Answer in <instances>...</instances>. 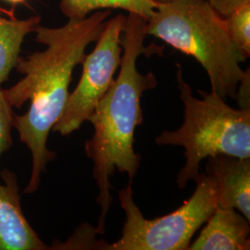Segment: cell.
I'll return each instance as SVG.
<instances>
[{"instance_id":"4","label":"cell","mask_w":250,"mask_h":250,"mask_svg":"<svg viewBox=\"0 0 250 250\" xmlns=\"http://www.w3.org/2000/svg\"><path fill=\"white\" fill-rule=\"evenodd\" d=\"M177 83L184 103V123L175 131L165 130L155 143L185 148L186 163L176 179L180 189L196 180L201 161L217 155L250 159V108H234L225 99L210 91L197 90L201 99L184 77L177 63Z\"/></svg>"},{"instance_id":"11","label":"cell","mask_w":250,"mask_h":250,"mask_svg":"<svg viewBox=\"0 0 250 250\" xmlns=\"http://www.w3.org/2000/svg\"><path fill=\"white\" fill-rule=\"evenodd\" d=\"M158 4L153 0H62L61 10L69 20L85 18L99 9H121L146 20L151 17Z\"/></svg>"},{"instance_id":"18","label":"cell","mask_w":250,"mask_h":250,"mask_svg":"<svg viewBox=\"0 0 250 250\" xmlns=\"http://www.w3.org/2000/svg\"><path fill=\"white\" fill-rule=\"evenodd\" d=\"M5 1H8L12 3L13 5H16V4H20V3H23L25 0H5Z\"/></svg>"},{"instance_id":"16","label":"cell","mask_w":250,"mask_h":250,"mask_svg":"<svg viewBox=\"0 0 250 250\" xmlns=\"http://www.w3.org/2000/svg\"><path fill=\"white\" fill-rule=\"evenodd\" d=\"M235 99L237 100V103L240 108H250V68L247 69V72L238 85Z\"/></svg>"},{"instance_id":"9","label":"cell","mask_w":250,"mask_h":250,"mask_svg":"<svg viewBox=\"0 0 250 250\" xmlns=\"http://www.w3.org/2000/svg\"><path fill=\"white\" fill-rule=\"evenodd\" d=\"M250 221L234 208H219L188 250H250Z\"/></svg>"},{"instance_id":"6","label":"cell","mask_w":250,"mask_h":250,"mask_svg":"<svg viewBox=\"0 0 250 250\" xmlns=\"http://www.w3.org/2000/svg\"><path fill=\"white\" fill-rule=\"evenodd\" d=\"M126 16L118 14L107 20L93 51L85 55L80 81L64 107L52 131L70 135L88 121L99 101L115 80L123 54L122 36Z\"/></svg>"},{"instance_id":"15","label":"cell","mask_w":250,"mask_h":250,"mask_svg":"<svg viewBox=\"0 0 250 250\" xmlns=\"http://www.w3.org/2000/svg\"><path fill=\"white\" fill-rule=\"evenodd\" d=\"M208 4L222 16L227 17L234 10L246 5H250V0H207Z\"/></svg>"},{"instance_id":"8","label":"cell","mask_w":250,"mask_h":250,"mask_svg":"<svg viewBox=\"0 0 250 250\" xmlns=\"http://www.w3.org/2000/svg\"><path fill=\"white\" fill-rule=\"evenodd\" d=\"M206 173L218 188V207L234 208L250 220V159L217 155L207 159Z\"/></svg>"},{"instance_id":"17","label":"cell","mask_w":250,"mask_h":250,"mask_svg":"<svg viewBox=\"0 0 250 250\" xmlns=\"http://www.w3.org/2000/svg\"><path fill=\"white\" fill-rule=\"evenodd\" d=\"M156 4L160 5V4H169V3H172V2H176L179 0H153Z\"/></svg>"},{"instance_id":"12","label":"cell","mask_w":250,"mask_h":250,"mask_svg":"<svg viewBox=\"0 0 250 250\" xmlns=\"http://www.w3.org/2000/svg\"><path fill=\"white\" fill-rule=\"evenodd\" d=\"M233 45L248 59L250 56V5L234 10L224 18Z\"/></svg>"},{"instance_id":"1","label":"cell","mask_w":250,"mask_h":250,"mask_svg":"<svg viewBox=\"0 0 250 250\" xmlns=\"http://www.w3.org/2000/svg\"><path fill=\"white\" fill-rule=\"evenodd\" d=\"M110 14V9H104L81 20H69L58 28L36 25L33 32L45 50L19 58L15 67L24 77L4 94L11 107L20 108L28 100L31 102L26 113L13 120L21 141L32 154L26 194L36 192L42 172L56 157L47 148V138L69 99L72 72L83 62L87 46L98 40Z\"/></svg>"},{"instance_id":"14","label":"cell","mask_w":250,"mask_h":250,"mask_svg":"<svg viewBox=\"0 0 250 250\" xmlns=\"http://www.w3.org/2000/svg\"><path fill=\"white\" fill-rule=\"evenodd\" d=\"M11 108L4 90L0 89V158L11 145V129L14 120Z\"/></svg>"},{"instance_id":"2","label":"cell","mask_w":250,"mask_h":250,"mask_svg":"<svg viewBox=\"0 0 250 250\" xmlns=\"http://www.w3.org/2000/svg\"><path fill=\"white\" fill-rule=\"evenodd\" d=\"M146 20L134 13L125 19L122 36L123 54L120 72L88 118L94 126L93 137L85 143V153L94 162L93 176L96 180L100 206L98 232H105L107 213L112 204L110 177L118 170L129 176L133 183L140 166L141 156L134 150V133L144 122L141 99L144 93L158 85L155 74H143L137 69L140 56L161 55L164 46L145 45Z\"/></svg>"},{"instance_id":"5","label":"cell","mask_w":250,"mask_h":250,"mask_svg":"<svg viewBox=\"0 0 250 250\" xmlns=\"http://www.w3.org/2000/svg\"><path fill=\"white\" fill-rule=\"evenodd\" d=\"M191 197L169 214L145 218L135 204L132 183L119 192L125 210L122 236L107 250H188L195 233L218 207V188L213 176L199 173Z\"/></svg>"},{"instance_id":"7","label":"cell","mask_w":250,"mask_h":250,"mask_svg":"<svg viewBox=\"0 0 250 250\" xmlns=\"http://www.w3.org/2000/svg\"><path fill=\"white\" fill-rule=\"evenodd\" d=\"M0 184V250H50L40 239L23 214L16 175L2 172Z\"/></svg>"},{"instance_id":"10","label":"cell","mask_w":250,"mask_h":250,"mask_svg":"<svg viewBox=\"0 0 250 250\" xmlns=\"http://www.w3.org/2000/svg\"><path fill=\"white\" fill-rule=\"evenodd\" d=\"M4 12L5 10L0 8V85L16 66L25 36L40 22L39 16L19 20L13 15H9V18L4 17Z\"/></svg>"},{"instance_id":"3","label":"cell","mask_w":250,"mask_h":250,"mask_svg":"<svg viewBox=\"0 0 250 250\" xmlns=\"http://www.w3.org/2000/svg\"><path fill=\"white\" fill-rule=\"evenodd\" d=\"M146 36L160 39L193 57L205 70L211 91L235 99L247 70V59L229 36L225 21L207 0H179L160 4L146 20Z\"/></svg>"},{"instance_id":"13","label":"cell","mask_w":250,"mask_h":250,"mask_svg":"<svg viewBox=\"0 0 250 250\" xmlns=\"http://www.w3.org/2000/svg\"><path fill=\"white\" fill-rule=\"evenodd\" d=\"M99 234L96 228L90 225H82L75 231L71 238L65 243L58 242V246L52 250H107L108 244L103 240L98 241L96 235Z\"/></svg>"}]
</instances>
